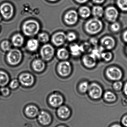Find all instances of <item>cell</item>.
<instances>
[{
    "label": "cell",
    "instance_id": "8",
    "mask_svg": "<svg viewBox=\"0 0 127 127\" xmlns=\"http://www.w3.org/2000/svg\"><path fill=\"white\" fill-rule=\"evenodd\" d=\"M13 7L11 4L4 3L0 6V12L3 17L6 19L10 18L13 15Z\"/></svg>",
    "mask_w": 127,
    "mask_h": 127
},
{
    "label": "cell",
    "instance_id": "35",
    "mask_svg": "<svg viewBox=\"0 0 127 127\" xmlns=\"http://www.w3.org/2000/svg\"><path fill=\"white\" fill-rule=\"evenodd\" d=\"M113 89L116 91H120L123 87V83L122 81H117L113 83Z\"/></svg>",
    "mask_w": 127,
    "mask_h": 127
},
{
    "label": "cell",
    "instance_id": "41",
    "mask_svg": "<svg viewBox=\"0 0 127 127\" xmlns=\"http://www.w3.org/2000/svg\"><path fill=\"white\" fill-rule=\"evenodd\" d=\"M122 125L124 126L127 127V115L123 117L122 121Z\"/></svg>",
    "mask_w": 127,
    "mask_h": 127
},
{
    "label": "cell",
    "instance_id": "21",
    "mask_svg": "<svg viewBox=\"0 0 127 127\" xmlns=\"http://www.w3.org/2000/svg\"><path fill=\"white\" fill-rule=\"evenodd\" d=\"M39 46V41L35 39H29L27 42V48L28 50L32 52H34L37 50L38 49Z\"/></svg>",
    "mask_w": 127,
    "mask_h": 127
},
{
    "label": "cell",
    "instance_id": "28",
    "mask_svg": "<svg viewBox=\"0 0 127 127\" xmlns=\"http://www.w3.org/2000/svg\"><path fill=\"white\" fill-rule=\"evenodd\" d=\"M82 53H89L92 50V45L89 42H85L81 45Z\"/></svg>",
    "mask_w": 127,
    "mask_h": 127
},
{
    "label": "cell",
    "instance_id": "22",
    "mask_svg": "<svg viewBox=\"0 0 127 127\" xmlns=\"http://www.w3.org/2000/svg\"><path fill=\"white\" fill-rule=\"evenodd\" d=\"M70 53L72 56L77 57L81 55L82 53L80 45L74 43L70 46Z\"/></svg>",
    "mask_w": 127,
    "mask_h": 127
},
{
    "label": "cell",
    "instance_id": "15",
    "mask_svg": "<svg viewBox=\"0 0 127 127\" xmlns=\"http://www.w3.org/2000/svg\"><path fill=\"white\" fill-rule=\"evenodd\" d=\"M78 19L77 13L74 10H71L66 13L64 17V20L66 24L69 25L75 24Z\"/></svg>",
    "mask_w": 127,
    "mask_h": 127
},
{
    "label": "cell",
    "instance_id": "46",
    "mask_svg": "<svg viewBox=\"0 0 127 127\" xmlns=\"http://www.w3.org/2000/svg\"><path fill=\"white\" fill-rule=\"evenodd\" d=\"M122 127L120 125L118 124L114 125H113L112 127Z\"/></svg>",
    "mask_w": 127,
    "mask_h": 127
},
{
    "label": "cell",
    "instance_id": "12",
    "mask_svg": "<svg viewBox=\"0 0 127 127\" xmlns=\"http://www.w3.org/2000/svg\"><path fill=\"white\" fill-rule=\"evenodd\" d=\"M19 81L23 86L30 87L34 83V78L33 76L30 74L23 73L19 76Z\"/></svg>",
    "mask_w": 127,
    "mask_h": 127
},
{
    "label": "cell",
    "instance_id": "14",
    "mask_svg": "<svg viewBox=\"0 0 127 127\" xmlns=\"http://www.w3.org/2000/svg\"><path fill=\"white\" fill-rule=\"evenodd\" d=\"M38 120L42 125L47 126L51 122V117L50 114L44 111H41L38 114Z\"/></svg>",
    "mask_w": 127,
    "mask_h": 127
},
{
    "label": "cell",
    "instance_id": "38",
    "mask_svg": "<svg viewBox=\"0 0 127 127\" xmlns=\"http://www.w3.org/2000/svg\"><path fill=\"white\" fill-rule=\"evenodd\" d=\"M121 28V26L119 23L115 22L112 25L111 29L113 32H117L119 31Z\"/></svg>",
    "mask_w": 127,
    "mask_h": 127
},
{
    "label": "cell",
    "instance_id": "16",
    "mask_svg": "<svg viewBox=\"0 0 127 127\" xmlns=\"http://www.w3.org/2000/svg\"><path fill=\"white\" fill-rule=\"evenodd\" d=\"M106 17L109 21L114 22L118 16V12L115 7H110L106 10Z\"/></svg>",
    "mask_w": 127,
    "mask_h": 127
},
{
    "label": "cell",
    "instance_id": "39",
    "mask_svg": "<svg viewBox=\"0 0 127 127\" xmlns=\"http://www.w3.org/2000/svg\"><path fill=\"white\" fill-rule=\"evenodd\" d=\"M0 92L2 95L3 96H7L10 93V90L7 87H3L0 89Z\"/></svg>",
    "mask_w": 127,
    "mask_h": 127
},
{
    "label": "cell",
    "instance_id": "27",
    "mask_svg": "<svg viewBox=\"0 0 127 127\" xmlns=\"http://www.w3.org/2000/svg\"><path fill=\"white\" fill-rule=\"evenodd\" d=\"M92 13L96 18H100L103 14V9L101 7L99 6L94 7L92 10Z\"/></svg>",
    "mask_w": 127,
    "mask_h": 127
},
{
    "label": "cell",
    "instance_id": "2",
    "mask_svg": "<svg viewBox=\"0 0 127 127\" xmlns=\"http://www.w3.org/2000/svg\"><path fill=\"white\" fill-rule=\"evenodd\" d=\"M103 24L97 18L89 20L85 25V30L89 34L95 35L99 33L103 29Z\"/></svg>",
    "mask_w": 127,
    "mask_h": 127
},
{
    "label": "cell",
    "instance_id": "5",
    "mask_svg": "<svg viewBox=\"0 0 127 127\" xmlns=\"http://www.w3.org/2000/svg\"><path fill=\"white\" fill-rule=\"evenodd\" d=\"M88 94L91 98L98 99L100 98L103 94V90L101 87L97 83H93L89 85Z\"/></svg>",
    "mask_w": 127,
    "mask_h": 127
},
{
    "label": "cell",
    "instance_id": "45",
    "mask_svg": "<svg viewBox=\"0 0 127 127\" xmlns=\"http://www.w3.org/2000/svg\"><path fill=\"white\" fill-rule=\"evenodd\" d=\"M77 2L80 3H83L86 2L88 0H76Z\"/></svg>",
    "mask_w": 127,
    "mask_h": 127
},
{
    "label": "cell",
    "instance_id": "23",
    "mask_svg": "<svg viewBox=\"0 0 127 127\" xmlns=\"http://www.w3.org/2000/svg\"><path fill=\"white\" fill-rule=\"evenodd\" d=\"M57 57L62 60H66L68 59L69 56V53L68 51L66 48H60L57 53Z\"/></svg>",
    "mask_w": 127,
    "mask_h": 127
},
{
    "label": "cell",
    "instance_id": "36",
    "mask_svg": "<svg viewBox=\"0 0 127 127\" xmlns=\"http://www.w3.org/2000/svg\"><path fill=\"white\" fill-rule=\"evenodd\" d=\"M77 36L74 32H70L66 35V39L70 42H72L76 40Z\"/></svg>",
    "mask_w": 127,
    "mask_h": 127
},
{
    "label": "cell",
    "instance_id": "1",
    "mask_svg": "<svg viewBox=\"0 0 127 127\" xmlns=\"http://www.w3.org/2000/svg\"><path fill=\"white\" fill-rule=\"evenodd\" d=\"M22 31L27 36H32L37 34L40 30V25L38 22L30 20L25 22L22 26Z\"/></svg>",
    "mask_w": 127,
    "mask_h": 127
},
{
    "label": "cell",
    "instance_id": "18",
    "mask_svg": "<svg viewBox=\"0 0 127 127\" xmlns=\"http://www.w3.org/2000/svg\"><path fill=\"white\" fill-rule=\"evenodd\" d=\"M58 116L62 119H66L69 117L71 115V111L68 107L66 106H61L57 110Z\"/></svg>",
    "mask_w": 127,
    "mask_h": 127
},
{
    "label": "cell",
    "instance_id": "43",
    "mask_svg": "<svg viewBox=\"0 0 127 127\" xmlns=\"http://www.w3.org/2000/svg\"><path fill=\"white\" fill-rule=\"evenodd\" d=\"M124 91L125 94L127 96V82L125 84L124 87Z\"/></svg>",
    "mask_w": 127,
    "mask_h": 127
},
{
    "label": "cell",
    "instance_id": "24",
    "mask_svg": "<svg viewBox=\"0 0 127 127\" xmlns=\"http://www.w3.org/2000/svg\"><path fill=\"white\" fill-rule=\"evenodd\" d=\"M104 48L101 45L94 47L91 51V54H92L97 60L101 59V54L104 51Z\"/></svg>",
    "mask_w": 127,
    "mask_h": 127
},
{
    "label": "cell",
    "instance_id": "19",
    "mask_svg": "<svg viewBox=\"0 0 127 127\" xmlns=\"http://www.w3.org/2000/svg\"><path fill=\"white\" fill-rule=\"evenodd\" d=\"M32 67L35 71L41 72L44 69L45 64L42 60L36 59L34 60L32 63Z\"/></svg>",
    "mask_w": 127,
    "mask_h": 127
},
{
    "label": "cell",
    "instance_id": "17",
    "mask_svg": "<svg viewBox=\"0 0 127 127\" xmlns=\"http://www.w3.org/2000/svg\"><path fill=\"white\" fill-rule=\"evenodd\" d=\"M25 113L27 116L29 118L36 117L39 113V109L35 105H29L27 106L25 110Z\"/></svg>",
    "mask_w": 127,
    "mask_h": 127
},
{
    "label": "cell",
    "instance_id": "40",
    "mask_svg": "<svg viewBox=\"0 0 127 127\" xmlns=\"http://www.w3.org/2000/svg\"><path fill=\"white\" fill-rule=\"evenodd\" d=\"M89 42L92 46L95 47L98 46V41L97 39L95 38H92L90 39Z\"/></svg>",
    "mask_w": 127,
    "mask_h": 127
},
{
    "label": "cell",
    "instance_id": "47",
    "mask_svg": "<svg viewBox=\"0 0 127 127\" xmlns=\"http://www.w3.org/2000/svg\"><path fill=\"white\" fill-rule=\"evenodd\" d=\"M57 127H66L65 126H64V125H60V126H58Z\"/></svg>",
    "mask_w": 127,
    "mask_h": 127
},
{
    "label": "cell",
    "instance_id": "3",
    "mask_svg": "<svg viewBox=\"0 0 127 127\" xmlns=\"http://www.w3.org/2000/svg\"><path fill=\"white\" fill-rule=\"evenodd\" d=\"M6 59L7 62L10 65H15L21 62L22 59V54L18 49H12L8 52Z\"/></svg>",
    "mask_w": 127,
    "mask_h": 127
},
{
    "label": "cell",
    "instance_id": "10",
    "mask_svg": "<svg viewBox=\"0 0 127 127\" xmlns=\"http://www.w3.org/2000/svg\"><path fill=\"white\" fill-rule=\"evenodd\" d=\"M64 101L62 95L57 93H54L50 95L48 98L49 104L54 107H59L62 106Z\"/></svg>",
    "mask_w": 127,
    "mask_h": 127
},
{
    "label": "cell",
    "instance_id": "6",
    "mask_svg": "<svg viewBox=\"0 0 127 127\" xmlns=\"http://www.w3.org/2000/svg\"><path fill=\"white\" fill-rule=\"evenodd\" d=\"M54 54V49L53 47L49 44L43 45L40 50V55L42 59L45 61L51 60Z\"/></svg>",
    "mask_w": 127,
    "mask_h": 127
},
{
    "label": "cell",
    "instance_id": "32",
    "mask_svg": "<svg viewBox=\"0 0 127 127\" xmlns=\"http://www.w3.org/2000/svg\"><path fill=\"white\" fill-rule=\"evenodd\" d=\"M113 56L112 53L110 52H103L101 55V59H103L106 62H109L112 59Z\"/></svg>",
    "mask_w": 127,
    "mask_h": 127
},
{
    "label": "cell",
    "instance_id": "42",
    "mask_svg": "<svg viewBox=\"0 0 127 127\" xmlns=\"http://www.w3.org/2000/svg\"><path fill=\"white\" fill-rule=\"evenodd\" d=\"M123 38L124 41L127 43V30L124 32L123 35Z\"/></svg>",
    "mask_w": 127,
    "mask_h": 127
},
{
    "label": "cell",
    "instance_id": "31",
    "mask_svg": "<svg viewBox=\"0 0 127 127\" xmlns=\"http://www.w3.org/2000/svg\"><path fill=\"white\" fill-rule=\"evenodd\" d=\"M38 39L42 43H46L49 40V36L46 33L42 32L39 34L38 36Z\"/></svg>",
    "mask_w": 127,
    "mask_h": 127
},
{
    "label": "cell",
    "instance_id": "26",
    "mask_svg": "<svg viewBox=\"0 0 127 127\" xmlns=\"http://www.w3.org/2000/svg\"><path fill=\"white\" fill-rule=\"evenodd\" d=\"M104 97L106 101L108 102H113L116 100V96L113 92L107 91L104 95Z\"/></svg>",
    "mask_w": 127,
    "mask_h": 127
},
{
    "label": "cell",
    "instance_id": "49",
    "mask_svg": "<svg viewBox=\"0 0 127 127\" xmlns=\"http://www.w3.org/2000/svg\"><path fill=\"white\" fill-rule=\"evenodd\" d=\"M1 20V16L0 15V21Z\"/></svg>",
    "mask_w": 127,
    "mask_h": 127
},
{
    "label": "cell",
    "instance_id": "13",
    "mask_svg": "<svg viewBox=\"0 0 127 127\" xmlns=\"http://www.w3.org/2000/svg\"><path fill=\"white\" fill-rule=\"evenodd\" d=\"M66 39V34L63 32H59L56 33L53 35L51 41L54 45L60 46L65 43Z\"/></svg>",
    "mask_w": 127,
    "mask_h": 127
},
{
    "label": "cell",
    "instance_id": "37",
    "mask_svg": "<svg viewBox=\"0 0 127 127\" xmlns=\"http://www.w3.org/2000/svg\"><path fill=\"white\" fill-rule=\"evenodd\" d=\"M19 81L17 79H14L10 82L9 86L11 89H15L18 87L19 85Z\"/></svg>",
    "mask_w": 127,
    "mask_h": 127
},
{
    "label": "cell",
    "instance_id": "20",
    "mask_svg": "<svg viewBox=\"0 0 127 127\" xmlns=\"http://www.w3.org/2000/svg\"><path fill=\"white\" fill-rule=\"evenodd\" d=\"M12 42L15 47H21L24 44V37L19 33L15 34L12 37Z\"/></svg>",
    "mask_w": 127,
    "mask_h": 127
},
{
    "label": "cell",
    "instance_id": "30",
    "mask_svg": "<svg viewBox=\"0 0 127 127\" xmlns=\"http://www.w3.org/2000/svg\"><path fill=\"white\" fill-rule=\"evenodd\" d=\"M89 84L87 81H84L80 84L79 89L80 92L82 93H85L88 91Z\"/></svg>",
    "mask_w": 127,
    "mask_h": 127
},
{
    "label": "cell",
    "instance_id": "11",
    "mask_svg": "<svg viewBox=\"0 0 127 127\" xmlns=\"http://www.w3.org/2000/svg\"><path fill=\"white\" fill-rule=\"evenodd\" d=\"M97 59L92 54L84 55L82 59L83 64L87 68H91L96 66Z\"/></svg>",
    "mask_w": 127,
    "mask_h": 127
},
{
    "label": "cell",
    "instance_id": "4",
    "mask_svg": "<svg viewBox=\"0 0 127 127\" xmlns=\"http://www.w3.org/2000/svg\"><path fill=\"white\" fill-rule=\"evenodd\" d=\"M106 74L107 77L110 80L114 81H120L123 76L121 69L115 66L108 68L106 70Z\"/></svg>",
    "mask_w": 127,
    "mask_h": 127
},
{
    "label": "cell",
    "instance_id": "50",
    "mask_svg": "<svg viewBox=\"0 0 127 127\" xmlns=\"http://www.w3.org/2000/svg\"><path fill=\"white\" fill-rule=\"evenodd\" d=\"M126 51H127V48H126Z\"/></svg>",
    "mask_w": 127,
    "mask_h": 127
},
{
    "label": "cell",
    "instance_id": "48",
    "mask_svg": "<svg viewBox=\"0 0 127 127\" xmlns=\"http://www.w3.org/2000/svg\"><path fill=\"white\" fill-rule=\"evenodd\" d=\"M49 0L51 1H55L57 0Z\"/></svg>",
    "mask_w": 127,
    "mask_h": 127
},
{
    "label": "cell",
    "instance_id": "25",
    "mask_svg": "<svg viewBox=\"0 0 127 127\" xmlns=\"http://www.w3.org/2000/svg\"><path fill=\"white\" fill-rule=\"evenodd\" d=\"M9 81V75L5 72L0 71V86L6 85Z\"/></svg>",
    "mask_w": 127,
    "mask_h": 127
},
{
    "label": "cell",
    "instance_id": "44",
    "mask_svg": "<svg viewBox=\"0 0 127 127\" xmlns=\"http://www.w3.org/2000/svg\"><path fill=\"white\" fill-rule=\"evenodd\" d=\"M104 0H93L95 3H103Z\"/></svg>",
    "mask_w": 127,
    "mask_h": 127
},
{
    "label": "cell",
    "instance_id": "34",
    "mask_svg": "<svg viewBox=\"0 0 127 127\" xmlns=\"http://www.w3.org/2000/svg\"><path fill=\"white\" fill-rule=\"evenodd\" d=\"M118 4L121 9L127 11V0H118Z\"/></svg>",
    "mask_w": 127,
    "mask_h": 127
},
{
    "label": "cell",
    "instance_id": "7",
    "mask_svg": "<svg viewBox=\"0 0 127 127\" xmlns=\"http://www.w3.org/2000/svg\"><path fill=\"white\" fill-rule=\"evenodd\" d=\"M72 66L71 64L67 61H63L60 63L57 66V71L60 75L66 77L71 72Z\"/></svg>",
    "mask_w": 127,
    "mask_h": 127
},
{
    "label": "cell",
    "instance_id": "33",
    "mask_svg": "<svg viewBox=\"0 0 127 127\" xmlns=\"http://www.w3.org/2000/svg\"><path fill=\"white\" fill-rule=\"evenodd\" d=\"M1 47L4 51H9L11 50V44L8 41L6 40L3 41L1 44Z\"/></svg>",
    "mask_w": 127,
    "mask_h": 127
},
{
    "label": "cell",
    "instance_id": "9",
    "mask_svg": "<svg viewBox=\"0 0 127 127\" xmlns=\"http://www.w3.org/2000/svg\"><path fill=\"white\" fill-rule=\"evenodd\" d=\"M101 46L107 50H112L116 46L115 40L110 36H106L103 37L100 41Z\"/></svg>",
    "mask_w": 127,
    "mask_h": 127
},
{
    "label": "cell",
    "instance_id": "29",
    "mask_svg": "<svg viewBox=\"0 0 127 127\" xmlns=\"http://www.w3.org/2000/svg\"><path fill=\"white\" fill-rule=\"evenodd\" d=\"M80 13L83 18H86L90 15L91 11L89 8L87 7H83L80 9Z\"/></svg>",
    "mask_w": 127,
    "mask_h": 127
}]
</instances>
